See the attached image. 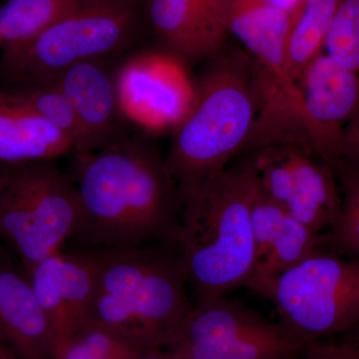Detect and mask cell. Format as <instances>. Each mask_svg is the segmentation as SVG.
<instances>
[{"label":"cell","mask_w":359,"mask_h":359,"mask_svg":"<svg viewBox=\"0 0 359 359\" xmlns=\"http://www.w3.org/2000/svg\"><path fill=\"white\" fill-rule=\"evenodd\" d=\"M82 215L72 250L130 249L178 241L183 195L152 142L128 137L75 154Z\"/></svg>","instance_id":"cell-1"},{"label":"cell","mask_w":359,"mask_h":359,"mask_svg":"<svg viewBox=\"0 0 359 359\" xmlns=\"http://www.w3.org/2000/svg\"><path fill=\"white\" fill-rule=\"evenodd\" d=\"M249 154L183 196L179 245L193 306L247 287L255 264Z\"/></svg>","instance_id":"cell-2"},{"label":"cell","mask_w":359,"mask_h":359,"mask_svg":"<svg viewBox=\"0 0 359 359\" xmlns=\"http://www.w3.org/2000/svg\"><path fill=\"white\" fill-rule=\"evenodd\" d=\"M95 283L87 320L137 346H170L194 308L179 241L92 250Z\"/></svg>","instance_id":"cell-3"},{"label":"cell","mask_w":359,"mask_h":359,"mask_svg":"<svg viewBox=\"0 0 359 359\" xmlns=\"http://www.w3.org/2000/svg\"><path fill=\"white\" fill-rule=\"evenodd\" d=\"M194 83L165 161L182 195L247 152L263 101L259 67L245 51L217 52Z\"/></svg>","instance_id":"cell-4"},{"label":"cell","mask_w":359,"mask_h":359,"mask_svg":"<svg viewBox=\"0 0 359 359\" xmlns=\"http://www.w3.org/2000/svg\"><path fill=\"white\" fill-rule=\"evenodd\" d=\"M81 215L77 187L55 160L11 166L0 195V240L11 247L26 275L65 250Z\"/></svg>","instance_id":"cell-5"},{"label":"cell","mask_w":359,"mask_h":359,"mask_svg":"<svg viewBox=\"0 0 359 359\" xmlns=\"http://www.w3.org/2000/svg\"><path fill=\"white\" fill-rule=\"evenodd\" d=\"M135 18L131 0L84 4L30 41L4 49L0 73L11 87L50 83L70 66L100 60L127 47Z\"/></svg>","instance_id":"cell-6"},{"label":"cell","mask_w":359,"mask_h":359,"mask_svg":"<svg viewBox=\"0 0 359 359\" xmlns=\"http://www.w3.org/2000/svg\"><path fill=\"white\" fill-rule=\"evenodd\" d=\"M264 297L309 346L359 327V262L318 248L275 278Z\"/></svg>","instance_id":"cell-7"},{"label":"cell","mask_w":359,"mask_h":359,"mask_svg":"<svg viewBox=\"0 0 359 359\" xmlns=\"http://www.w3.org/2000/svg\"><path fill=\"white\" fill-rule=\"evenodd\" d=\"M309 346L224 295L194 306L167 348L186 359H297Z\"/></svg>","instance_id":"cell-8"},{"label":"cell","mask_w":359,"mask_h":359,"mask_svg":"<svg viewBox=\"0 0 359 359\" xmlns=\"http://www.w3.org/2000/svg\"><path fill=\"white\" fill-rule=\"evenodd\" d=\"M247 154L259 187L276 204L320 235L330 228L341 203L339 183L308 141H276Z\"/></svg>","instance_id":"cell-9"},{"label":"cell","mask_w":359,"mask_h":359,"mask_svg":"<svg viewBox=\"0 0 359 359\" xmlns=\"http://www.w3.org/2000/svg\"><path fill=\"white\" fill-rule=\"evenodd\" d=\"M297 88L309 143L332 167L341 159L344 129L359 114V75L320 53L302 73Z\"/></svg>","instance_id":"cell-10"},{"label":"cell","mask_w":359,"mask_h":359,"mask_svg":"<svg viewBox=\"0 0 359 359\" xmlns=\"http://www.w3.org/2000/svg\"><path fill=\"white\" fill-rule=\"evenodd\" d=\"M115 80L127 119L150 131L173 129L192 103L194 83L170 54L134 56L120 67Z\"/></svg>","instance_id":"cell-11"},{"label":"cell","mask_w":359,"mask_h":359,"mask_svg":"<svg viewBox=\"0 0 359 359\" xmlns=\"http://www.w3.org/2000/svg\"><path fill=\"white\" fill-rule=\"evenodd\" d=\"M27 276L50 323L51 359H57L88 318L95 283L93 250H62Z\"/></svg>","instance_id":"cell-12"},{"label":"cell","mask_w":359,"mask_h":359,"mask_svg":"<svg viewBox=\"0 0 359 359\" xmlns=\"http://www.w3.org/2000/svg\"><path fill=\"white\" fill-rule=\"evenodd\" d=\"M292 18L266 0H230L226 27L237 37L273 90L302 120L299 88L287 72V37Z\"/></svg>","instance_id":"cell-13"},{"label":"cell","mask_w":359,"mask_h":359,"mask_svg":"<svg viewBox=\"0 0 359 359\" xmlns=\"http://www.w3.org/2000/svg\"><path fill=\"white\" fill-rule=\"evenodd\" d=\"M252 226L255 264L247 289L264 297L275 278L320 248L321 235L276 204L257 179Z\"/></svg>","instance_id":"cell-14"},{"label":"cell","mask_w":359,"mask_h":359,"mask_svg":"<svg viewBox=\"0 0 359 359\" xmlns=\"http://www.w3.org/2000/svg\"><path fill=\"white\" fill-rule=\"evenodd\" d=\"M230 0H148L151 23L178 60L211 58L228 34Z\"/></svg>","instance_id":"cell-15"},{"label":"cell","mask_w":359,"mask_h":359,"mask_svg":"<svg viewBox=\"0 0 359 359\" xmlns=\"http://www.w3.org/2000/svg\"><path fill=\"white\" fill-rule=\"evenodd\" d=\"M102 60L70 66L48 83L68 99L95 151L129 137L128 119L120 104L115 78L101 65Z\"/></svg>","instance_id":"cell-16"},{"label":"cell","mask_w":359,"mask_h":359,"mask_svg":"<svg viewBox=\"0 0 359 359\" xmlns=\"http://www.w3.org/2000/svg\"><path fill=\"white\" fill-rule=\"evenodd\" d=\"M0 339L20 359H51L52 330L29 278L0 244Z\"/></svg>","instance_id":"cell-17"},{"label":"cell","mask_w":359,"mask_h":359,"mask_svg":"<svg viewBox=\"0 0 359 359\" xmlns=\"http://www.w3.org/2000/svg\"><path fill=\"white\" fill-rule=\"evenodd\" d=\"M75 154L72 142L8 89H0V165L18 166Z\"/></svg>","instance_id":"cell-18"},{"label":"cell","mask_w":359,"mask_h":359,"mask_svg":"<svg viewBox=\"0 0 359 359\" xmlns=\"http://www.w3.org/2000/svg\"><path fill=\"white\" fill-rule=\"evenodd\" d=\"M337 6L339 0H304L292 18L285 53L287 72L297 86L309 63L325 48Z\"/></svg>","instance_id":"cell-19"},{"label":"cell","mask_w":359,"mask_h":359,"mask_svg":"<svg viewBox=\"0 0 359 359\" xmlns=\"http://www.w3.org/2000/svg\"><path fill=\"white\" fill-rule=\"evenodd\" d=\"M88 0H6L0 6V44L13 48L30 41Z\"/></svg>","instance_id":"cell-20"},{"label":"cell","mask_w":359,"mask_h":359,"mask_svg":"<svg viewBox=\"0 0 359 359\" xmlns=\"http://www.w3.org/2000/svg\"><path fill=\"white\" fill-rule=\"evenodd\" d=\"M330 168L339 183L341 203L334 224L321 233L320 248L359 262V164L340 159Z\"/></svg>","instance_id":"cell-21"},{"label":"cell","mask_w":359,"mask_h":359,"mask_svg":"<svg viewBox=\"0 0 359 359\" xmlns=\"http://www.w3.org/2000/svg\"><path fill=\"white\" fill-rule=\"evenodd\" d=\"M8 90L20 96L37 114L66 135L74 146L75 154L95 152L91 139L69 101L55 85L9 87Z\"/></svg>","instance_id":"cell-22"},{"label":"cell","mask_w":359,"mask_h":359,"mask_svg":"<svg viewBox=\"0 0 359 359\" xmlns=\"http://www.w3.org/2000/svg\"><path fill=\"white\" fill-rule=\"evenodd\" d=\"M325 48L327 55L359 75V0H339Z\"/></svg>","instance_id":"cell-23"},{"label":"cell","mask_w":359,"mask_h":359,"mask_svg":"<svg viewBox=\"0 0 359 359\" xmlns=\"http://www.w3.org/2000/svg\"><path fill=\"white\" fill-rule=\"evenodd\" d=\"M299 359H358V353L355 344L346 337L341 342L314 344Z\"/></svg>","instance_id":"cell-24"},{"label":"cell","mask_w":359,"mask_h":359,"mask_svg":"<svg viewBox=\"0 0 359 359\" xmlns=\"http://www.w3.org/2000/svg\"><path fill=\"white\" fill-rule=\"evenodd\" d=\"M341 159L359 164V114L344 129Z\"/></svg>","instance_id":"cell-25"},{"label":"cell","mask_w":359,"mask_h":359,"mask_svg":"<svg viewBox=\"0 0 359 359\" xmlns=\"http://www.w3.org/2000/svg\"><path fill=\"white\" fill-rule=\"evenodd\" d=\"M136 359H186L180 354L164 347H149L144 349Z\"/></svg>","instance_id":"cell-26"},{"label":"cell","mask_w":359,"mask_h":359,"mask_svg":"<svg viewBox=\"0 0 359 359\" xmlns=\"http://www.w3.org/2000/svg\"><path fill=\"white\" fill-rule=\"evenodd\" d=\"M266 1L271 6L278 7L280 11L290 14L294 18L301 9L304 0H266Z\"/></svg>","instance_id":"cell-27"},{"label":"cell","mask_w":359,"mask_h":359,"mask_svg":"<svg viewBox=\"0 0 359 359\" xmlns=\"http://www.w3.org/2000/svg\"><path fill=\"white\" fill-rule=\"evenodd\" d=\"M0 359H20L6 342L0 339Z\"/></svg>","instance_id":"cell-28"},{"label":"cell","mask_w":359,"mask_h":359,"mask_svg":"<svg viewBox=\"0 0 359 359\" xmlns=\"http://www.w3.org/2000/svg\"><path fill=\"white\" fill-rule=\"evenodd\" d=\"M9 177H11V166L0 165V195H1L4 187L8 183Z\"/></svg>","instance_id":"cell-29"},{"label":"cell","mask_w":359,"mask_h":359,"mask_svg":"<svg viewBox=\"0 0 359 359\" xmlns=\"http://www.w3.org/2000/svg\"><path fill=\"white\" fill-rule=\"evenodd\" d=\"M347 337L355 344L356 349H358V359H359V327L354 330L353 332H349L347 334Z\"/></svg>","instance_id":"cell-30"},{"label":"cell","mask_w":359,"mask_h":359,"mask_svg":"<svg viewBox=\"0 0 359 359\" xmlns=\"http://www.w3.org/2000/svg\"><path fill=\"white\" fill-rule=\"evenodd\" d=\"M90 4H92V2H96V1H102V0H88Z\"/></svg>","instance_id":"cell-31"},{"label":"cell","mask_w":359,"mask_h":359,"mask_svg":"<svg viewBox=\"0 0 359 359\" xmlns=\"http://www.w3.org/2000/svg\"><path fill=\"white\" fill-rule=\"evenodd\" d=\"M297 359H299V358H297Z\"/></svg>","instance_id":"cell-32"}]
</instances>
